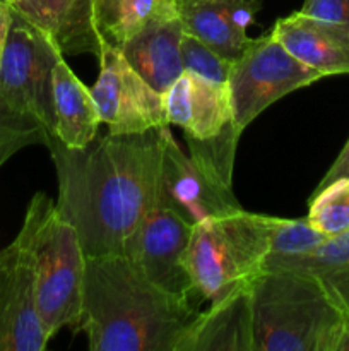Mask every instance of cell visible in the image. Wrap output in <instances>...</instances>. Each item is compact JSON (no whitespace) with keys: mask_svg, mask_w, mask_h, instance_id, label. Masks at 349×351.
I'll return each mask as SVG.
<instances>
[{"mask_svg":"<svg viewBox=\"0 0 349 351\" xmlns=\"http://www.w3.org/2000/svg\"><path fill=\"white\" fill-rule=\"evenodd\" d=\"M106 134L81 149L57 136L48 149L57 170L58 213L74 226L86 257L123 256L161 199L164 130Z\"/></svg>","mask_w":349,"mask_h":351,"instance_id":"cell-1","label":"cell"},{"mask_svg":"<svg viewBox=\"0 0 349 351\" xmlns=\"http://www.w3.org/2000/svg\"><path fill=\"white\" fill-rule=\"evenodd\" d=\"M197 304L147 280L125 256L86 257L77 332L91 351H177Z\"/></svg>","mask_w":349,"mask_h":351,"instance_id":"cell-2","label":"cell"},{"mask_svg":"<svg viewBox=\"0 0 349 351\" xmlns=\"http://www.w3.org/2000/svg\"><path fill=\"white\" fill-rule=\"evenodd\" d=\"M253 351H335L348 326L324 285L296 269H263L252 281Z\"/></svg>","mask_w":349,"mask_h":351,"instance_id":"cell-3","label":"cell"},{"mask_svg":"<svg viewBox=\"0 0 349 351\" xmlns=\"http://www.w3.org/2000/svg\"><path fill=\"white\" fill-rule=\"evenodd\" d=\"M58 55L64 53L43 31L12 10L0 65V167L24 147L48 146L55 136L51 69Z\"/></svg>","mask_w":349,"mask_h":351,"instance_id":"cell-4","label":"cell"},{"mask_svg":"<svg viewBox=\"0 0 349 351\" xmlns=\"http://www.w3.org/2000/svg\"><path fill=\"white\" fill-rule=\"evenodd\" d=\"M17 237L33 263L36 307L48 339L64 328L77 332L84 300L86 254L74 226L44 192H38L27 206Z\"/></svg>","mask_w":349,"mask_h":351,"instance_id":"cell-5","label":"cell"},{"mask_svg":"<svg viewBox=\"0 0 349 351\" xmlns=\"http://www.w3.org/2000/svg\"><path fill=\"white\" fill-rule=\"evenodd\" d=\"M269 250L270 216L236 208L195 223L185 259L195 293L216 304L250 285Z\"/></svg>","mask_w":349,"mask_h":351,"instance_id":"cell-6","label":"cell"},{"mask_svg":"<svg viewBox=\"0 0 349 351\" xmlns=\"http://www.w3.org/2000/svg\"><path fill=\"white\" fill-rule=\"evenodd\" d=\"M322 77L320 72L294 58L272 33L252 38L245 53L233 64L228 81L233 122L243 132L277 99Z\"/></svg>","mask_w":349,"mask_h":351,"instance_id":"cell-7","label":"cell"},{"mask_svg":"<svg viewBox=\"0 0 349 351\" xmlns=\"http://www.w3.org/2000/svg\"><path fill=\"white\" fill-rule=\"evenodd\" d=\"M194 223L168 204L161 194L127 243L123 256L156 287L195 302L194 285L187 271V250Z\"/></svg>","mask_w":349,"mask_h":351,"instance_id":"cell-8","label":"cell"},{"mask_svg":"<svg viewBox=\"0 0 349 351\" xmlns=\"http://www.w3.org/2000/svg\"><path fill=\"white\" fill-rule=\"evenodd\" d=\"M98 60L99 75L91 93L109 134H137L170 125L163 95L130 67L118 48L105 45Z\"/></svg>","mask_w":349,"mask_h":351,"instance_id":"cell-9","label":"cell"},{"mask_svg":"<svg viewBox=\"0 0 349 351\" xmlns=\"http://www.w3.org/2000/svg\"><path fill=\"white\" fill-rule=\"evenodd\" d=\"M48 341L36 307L33 263L16 237L0 250V351H43Z\"/></svg>","mask_w":349,"mask_h":351,"instance_id":"cell-10","label":"cell"},{"mask_svg":"<svg viewBox=\"0 0 349 351\" xmlns=\"http://www.w3.org/2000/svg\"><path fill=\"white\" fill-rule=\"evenodd\" d=\"M181 36L183 24L177 2L161 0L153 17L118 50L130 67L163 95L185 71L180 51Z\"/></svg>","mask_w":349,"mask_h":351,"instance_id":"cell-11","label":"cell"},{"mask_svg":"<svg viewBox=\"0 0 349 351\" xmlns=\"http://www.w3.org/2000/svg\"><path fill=\"white\" fill-rule=\"evenodd\" d=\"M161 194L192 223L242 208L235 194L221 191L188 154L181 151L170 127L164 130L161 161Z\"/></svg>","mask_w":349,"mask_h":351,"instance_id":"cell-12","label":"cell"},{"mask_svg":"<svg viewBox=\"0 0 349 351\" xmlns=\"http://www.w3.org/2000/svg\"><path fill=\"white\" fill-rule=\"evenodd\" d=\"M21 17L43 31L64 55H101L105 40L98 26V0H16Z\"/></svg>","mask_w":349,"mask_h":351,"instance_id":"cell-13","label":"cell"},{"mask_svg":"<svg viewBox=\"0 0 349 351\" xmlns=\"http://www.w3.org/2000/svg\"><path fill=\"white\" fill-rule=\"evenodd\" d=\"M163 98L168 123L181 127L185 136L209 139L235 123L229 84H218L183 71L163 93Z\"/></svg>","mask_w":349,"mask_h":351,"instance_id":"cell-14","label":"cell"},{"mask_svg":"<svg viewBox=\"0 0 349 351\" xmlns=\"http://www.w3.org/2000/svg\"><path fill=\"white\" fill-rule=\"evenodd\" d=\"M260 7V0H194L178 9V14L185 33L194 34L221 57L236 62L252 43L246 29Z\"/></svg>","mask_w":349,"mask_h":351,"instance_id":"cell-15","label":"cell"},{"mask_svg":"<svg viewBox=\"0 0 349 351\" xmlns=\"http://www.w3.org/2000/svg\"><path fill=\"white\" fill-rule=\"evenodd\" d=\"M270 33L294 58L324 77L349 74V29L320 23L296 10L277 19Z\"/></svg>","mask_w":349,"mask_h":351,"instance_id":"cell-16","label":"cell"},{"mask_svg":"<svg viewBox=\"0 0 349 351\" xmlns=\"http://www.w3.org/2000/svg\"><path fill=\"white\" fill-rule=\"evenodd\" d=\"M177 351H253L252 283L201 311Z\"/></svg>","mask_w":349,"mask_h":351,"instance_id":"cell-17","label":"cell"},{"mask_svg":"<svg viewBox=\"0 0 349 351\" xmlns=\"http://www.w3.org/2000/svg\"><path fill=\"white\" fill-rule=\"evenodd\" d=\"M55 136L68 149H81L98 137L101 125L92 93L58 55L51 69Z\"/></svg>","mask_w":349,"mask_h":351,"instance_id":"cell-18","label":"cell"},{"mask_svg":"<svg viewBox=\"0 0 349 351\" xmlns=\"http://www.w3.org/2000/svg\"><path fill=\"white\" fill-rule=\"evenodd\" d=\"M263 269H296L313 274L344 312L349 324V232L327 239L307 256L267 261Z\"/></svg>","mask_w":349,"mask_h":351,"instance_id":"cell-19","label":"cell"},{"mask_svg":"<svg viewBox=\"0 0 349 351\" xmlns=\"http://www.w3.org/2000/svg\"><path fill=\"white\" fill-rule=\"evenodd\" d=\"M161 0H98V26L105 43L120 48L159 7Z\"/></svg>","mask_w":349,"mask_h":351,"instance_id":"cell-20","label":"cell"},{"mask_svg":"<svg viewBox=\"0 0 349 351\" xmlns=\"http://www.w3.org/2000/svg\"><path fill=\"white\" fill-rule=\"evenodd\" d=\"M307 219L328 239L349 232V178H339L313 192Z\"/></svg>","mask_w":349,"mask_h":351,"instance_id":"cell-21","label":"cell"},{"mask_svg":"<svg viewBox=\"0 0 349 351\" xmlns=\"http://www.w3.org/2000/svg\"><path fill=\"white\" fill-rule=\"evenodd\" d=\"M305 218L286 219L270 216V250L267 261L307 256L327 240Z\"/></svg>","mask_w":349,"mask_h":351,"instance_id":"cell-22","label":"cell"},{"mask_svg":"<svg viewBox=\"0 0 349 351\" xmlns=\"http://www.w3.org/2000/svg\"><path fill=\"white\" fill-rule=\"evenodd\" d=\"M180 51L185 71L194 72V74L201 75L207 81L218 82V84H228L235 62L221 57L204 41L195 38L194 34L185 33V31L181 36Z\"/></svg>","mask_w":349,"mask_h":351,"instance_id":"cell-23","label":"cell"},{"mask_svg":"<svg viewBox=\"0 0 349 351\" xmlns=\"http://www.w3.org/2000/svg\"><path fill=\"white\" fill-rule=\"evenodd\" d=\"M303 16L349 29V0H305Z\"/></svg>","mask_w":349,"mask_h":351,"instance_id":"cell-24","label":"cell"},{"mask_svg":"<svg viewBox=\"0 0 349 351\" xmlns=\"http://www.w3.org/2000/svg\"><path fill=\"white\" fill-rule=\"evenodd\" d=\"M339 178H349V139L348 143L344 144L342 151L339 153V156L335 158V161L332 163V167L328 168L327 173L324 175V178L320 180L318 187L315 189V192L324 189L325 185H328L331 182L339 180Z\"/></svg>","mask_w":349,"mask_h":351,"instance_id":"cell-25","label":"cell"},{"mask_svg":"<svg viewBox=\"0 0 349 351\" xmlns=\"http://www.w3.org/2000/svg\"><path fill=\"white\" fill-rule=\"evenodd\" d=\"M12 23V9L9 3L0 2V65H2L3 50H5L7 36H9V27Z\"/></svg>","mask_w":349,"mask_h":351,"instance_id":"cell-26","label":"cell"},{"mask_svg":"<svg viewBox=\"0 0 349 351\" xmlns=\"http://www.w3.org/2000/svg\"><path fill=\"white\" fill-rule=\"evenodd\" d=\"M190 2H194V0H177V5H178V9H181V7L188 5Z\"/></svg>","mask_w":349,"mask_h":351,"instance_id":"cell-27","label":"cell"},{"mask_svg":"<svg viewBox=\"0 0 349 351\" xmlns=\"http://www.w3.org/2000/svg\"><path fill=\"white\" fill-rule=\"evenodd\" d=\"M0 2H5V3H9V5H10V3H12L14 0H0Z\"/></svg>","mask_w":349,"mask_h":351,"instance_id":"cell-28","label":"cell"},{"mask_svg":"<svg viewBox=\"0 0 349 351\" xmlns=\"http://www.w3.org/2000/svg\"><path fill=\"white\" fill-rule=\"evenodd\" d=\"M166 2H177V0H166Z\"/></svg>","mask_w":349,"mask_h":351,"instance_id":"cell-29","label":"cell"},{"mask_svg":"<svg viewBox=\"0 0 349 351\" xmlns=\"http://www.w3.org/2000/svg\"><path fill=\"white\" fill-rule=\"evenodd\" d=\"M14 2H16V0H14Z\"/></svg>","mask_w":349,"mask_h":351,"instance_id":"cell-30","label":"cell"}]
</instances>
